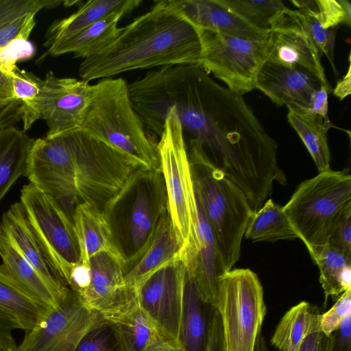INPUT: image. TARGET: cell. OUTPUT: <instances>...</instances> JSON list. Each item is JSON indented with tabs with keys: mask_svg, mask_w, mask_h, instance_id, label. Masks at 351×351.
<instances>
[{
	"mask_svg": "<svg viewBox=\"0 0 351 351\" xmlns=\"http://www.w3.org/2000/svg\"><path fill=\"white\" fill-rule=\"evenodd\" d=\"M244 236L254 242H274L298 239L282 210V206L271 199H267L253 213Z\"/></svg>",
	"mask_w": 351,
	"mask_h": 351,
	"instance_id": "31",
	"label": "cell"
},
{
	"mask_svg": "<svg viewBox=\"0 0 351 351\" xmlns=\"http://www.w3.org/2000/svg\"><path fill=\"white\" fill-rule=\"evenodd\" d=\"M0 306L19 319L23 330H32L52 310L32 295L0 265Z\"/></svg>",
	"mask_w": 351,
	"mask_h": 351,
	"instance_id": "26",
	"label": "cell"
},
{
	"mask_svg": "<svg viewBox=\"0 0 351 351\" xmlns=\"http://www.w3.org/2000/svg\"><path fill=\"white\" fill-rule=\"evenodd\" d=\"M196 201L195 247L189 254L180 258L194 280L204 303L215 309L219 278L226 271L214 232L197 197Z\"/></svg>",
	"mask_w": 351,
	"mask_h": 351,
	"instance_id": "14",
	"label": "cell"
},
{
	"mask_svg": "<svg viewBox=\"0 0 351 351\" xmlns=\"http://www.w3.org/2000/svg\"><path fill=\"white\" fill-rule=\"evenodd\" d=\"M180 254L181 246L167 206L142 252L125 273V285L136 290L153 273L180 258Z\"/></svg>",
	"mask_w": 351,
	"mask_h": 351,
	"instance_id": "18",
	"label": "cell"
},
{
	"mask_svg": "<svg viewBox=\"0 0 351 351\" xmlns=\"http://www.w3.org/2000/svg\"><path fill=\"white\" fill-rule=\"evenodd\" d=\"M202 301L197 286L185 272L182 313L179 343L185 351H205L208 328H206Z\"/></svg>",
	"mask_w": 351,
	"mask_h": 351,
	"instance_id": "27",
	"label": "cell"
},
{
	"mask_svg": "<svg viewBox=\"0 0 351 351\" xmlns=\"http://www.w3.org/2000/svg\"><path fill=\"white\" fill-rule=\"evenodd\" d=\"M73 222L80 252V264L88 266L89 259L105 250H119L114 242L108 216L87 204L75 210Z\"/></svg>",
	"mask_w": 351,
	"mask_h": 351,
	"instance_id": "22",
	"label": "cell"
},
{
	"mask_svg": "<svg viewBox=\"0 0 351 351\" xmlns=\"http://www.w3.org/2000/svg\"><path fill=\"white\" fill-rule=\"evenodd\" d=\"M332 335L331 351H351V313L346 316Z\"/></svg>",
	"mask_w": 351,
	"mask_h": 351,
	"instance_id": "46",
	"label": "cell"
},
{
	"mask_svg": "<svg viewBox=\"0 0 351 351\" xmlns=\"http://www.w3.org/2000/svg\"><path fill=\"white\" fill-rule=\"evenodd\" d=\"M0 351H3V350L0 348Z\"/></svg>",
	"mask_w": 351,
	"mask_h": 351,
	"instance_id": "54",
	"label": "cell"
},
{
	"mask_svg": "<svg viewBox=\"0 0 351 351\" xmlns=\"http://www.w3.org/2000/svg\"><path fill=\"white\" fill-rule=\"evenodd\" d=\"M351 66H348L347 73L339 80L333 90V94L340 100L345 99L351 92Z\"/></svg>",
	"mask_w": 351,
	"mask_h": 351,
	"instance_id": "51",
	"label": "cell"
},
{
	"mask_svg": "<svg viewBox=\"0 0 351 351\" xmlns=\"http://www.w3.org/2000/svg\"><path fill=\"white\" fill-rule=\"evenodd\" d=\"M20 202L29 226L58 278L69 287L80 252L73 221L32 184L21 189Z\"/></svg>",
	"mask_w": 351,
	"mask_h": 351,
	"instance_id": "7",
	"label": "cell"
},
{
	"mask_svg": "<svg viewBox=\"0 0 351 351\" xmlns=\"http://www.w3.org/2000/svg\"><path fill=\"white\" fill-rule=\"evenodd\" d=\"M90 88L88 82L58 77L49 71L40 83L32 123L44 119L48 126L47 137L81 128L88 104Z\"/></svg>",
	"mask_w": 351,
	"mask_h": 351,
	"instance_id": "10",
	"label": "cell"
},
{
	"mask_svg": "<svg viewBox=\"0 0 351 351\" xmlns=\"http://www.w3.org/2000/svg\"><path fill=\"white\" fill-rule=\"evenodd\" d=\"M291 3L298 9L315 16L326 29L339 23L350 26L351 5L347 0H294Z\"/></svg>",
	"mask_w": 351,
	"mask_h": 351,
	"instance_id": "33",
	"label": "cell"
},
{
	"mask_svg": "<svg viewBox=\"0 0 351 351\" xmlns=\"http://www.w3.org/2000/svg\"><path fill=\"white\" fill-rule=\"evenodd\" d=\"M320 314L306 302L292 306L280 320L271 339L278 351H299L306 337L319 325Z\"/></svg>",
	"mask_w": 351,
	"mask_h": 351,
	"instance_id": "29",
	"label": "cell"
},
{
	"mask_svg": "<svg viewBox=\"0 0 351 351\" xmlns=\"http://www.w3.org/2000/svg\"><path fill=\"white\" fill-rule=\"evenodd\" d=\"M141 3V0H89L81 5L76 12L54 21L46 33L43 45L50 47L114 12L127 14Z\"/></svg>",
	"mask_w": 351,
	"mask_h": 351,
	"instance_id": "21",
	"label": "cell"
},
{
	"mask_svg": "<svg viewBox=\"0 0 351 351\" xmlns=\"http://www.w3.org/2000/svg\"><path fill=\"white\" fill-rule=\"evenodd\" d=\"M125 14L123 12H114L75 35L54 43L49 47L47 53L53 56L73 53L75 58L84 59L96 56L119 36L123 27H119L118 23Z\"/></svg>",
	"mask_w": 351,
	"mask_h": 351,
	"instance_id": "20",
	"label": "cell"
},
{
	"mask_svg": "<svg viewBox=\"0 0 351 351\" xmlns=\"http://www.w3.org/2000/svg\"><path fill=\"white\" fill-rule=\"evenodd\" d=\"M324 85L315 75L301 67L265 61L256 77L255 88L278 106L308 110L314 93Z\"/></svg>",
	"mask_w": 351,
	"mask_h": 351,
	"instance_id": "15",
	"label": "cell"
},
{
	"mask_svg": "<svg viewBox=\"0 0 351 351\" xmlns=\"http://www.w3.org/2000/svg\"><path fill=\"white\" fill-rule=\"evenodd\" d=\"M215 309L220 322L221 351H254L267 311L258 276L243 268L222 274Z\"/></svg>",
	"mask_w": 351,
	"mask_h": 351,
	"instance_id": "6",
	"label": "cell"
},
{
	"mask_svg": "<svg viewBox=\"0 0 351 351\" xmlns=\"http://www.w3.org/2000/svg\"><path fill=\"white\" fill-rule=\"evenodd\" d=\"M36 14H26L0 26V49L16 40H28L36 25Z\"/></svg>",
	"mask_w": 351,
	"mask_h": 351,
	"instance_id": "40",
	"label": "cell"
},
{
	"mask_svg": "<svg viewBox=\"0 0 351 351\" xmlns=\"http://www.w3.org/2000/svg\"><path fill=\"white\" fill-rule=\"evenodd\" d=\"M221 346V328L218 313L215 311L208 326L205 351H219Z\"/></svg>",
	"mask_w": 351,
	"mask_h": 351,
	"instance_id": "49",
	"label": "cell"
},
{
	"mask_svg": "<svg viewBox=\"0 0 351 351\" xmlns=\"http://www.w3.org/2000/svg\"><path fill=\"white\" fill-rule=\"evenodd\" d=\"M15 99L21 102L24 131L32 125V115L38 97L41 79L34 74L14 69L10 74Z\"/></svg>",
	"mask_w": 351,
	"mask_h": 351,
	"instance_id": "34",
	"label": "cell"
},
{
	"mask_svg": "<svg viewBox=\"0 0 351 351\" xmlns=\"http://www.w3.org/2000/svg\"><path fill=\"white\" fill-rule=\"evenodd\" d=\"M101 322L98 313L85 307L68 331L48 351H75L80 343Z\"/></svg>",
	"mask_w": 351,
	"mask_h": 351,
	"instance_id": "35",
	"label": "cell"
},
{
	"mask_svg": "<svg viewBox=\"0 0 351 351\" xmlns=\"http://www.w3.org/2000/svg\"><path fill=\"white\" fill-rule=\"evenodd\" d=\"M308 251L319 269L326 300L351 289V257L327 245L312 247Z\"/></svg>",
	"mask_w": 351,
	"mask_h": 351,
	"instance_id": "30",
	"label": "cell"
},
{
	"mask_svg": "<svg viewBox=\"0 0 351 351\" xmlns=\"http://www.w3.org/2000/svg\"><path fill=\"white\" fill-rule=\"evenodd\" d=\"M158 149L168 211L181 246L182 257L195 247L197 208L184 131L173 110L165 120Z\"/></svg>",
	"mask_w": 351,
	"mask_h": 351,
	"instance_id": "5",
	"label": "cell"
},
{
	"mask_svg": "<svg viewBox=\"0 0 351 351\" xmlns=\"http://www.w3.org/2000/svg\"><path fill=\"white\" fill-rule=\"evenodd\" d=\"M82 129L136 160L149 171H160L158 142L149 133L121 78H103L90 85Z\"/></svg>",
	"mask_w": 351,
	"mask_h": 351,
	"instance_id": "2",
	"label": "cell"
},
{
	"mask_svg": "<svg viewBox=\"0 0 351 351\" xmlns=\"http://www.w3.org/2000/svg\"><path fill=\"white\" fill-rule=\"evenodd\" d=\"M350 204V175L330 169L303 181L282 210L308 250L326 244L335 221Z\"/></svg>",
	"mask_w": 351,
	"mask_h": 351,
	"instance_id": "4",
	"label": "cell"
},
{
	"mask_svg": "<svg viewBox=\"0 0 351 351\" xmlns=\"http://www.w3.org/2000/svg\"><path fill=\"white\" fill-rule=\"evenodd\" d=\"M143 351H185L174 340L156 333Z\"/></svg>",
	"mask_w": 351,
	"mask_h": 351,
	"instance_id": "48",
	"label": "cell"
},
{
	"mask_svg": "<svg viewBox=\"0 0 351 351\" xmlns=\"http://www.w3.org/2000/svg\"><path fill=\"white\" fill-rule=\"evenodd\" d=\"M84 308L73 293L69 301L51 310L32 330L26 332L15 351H48L68 331Z\"/></svg>",
	"mask_w": 351,
	"mask_h": 351,
	"instance_id": "23",
	"label": "cell"
},
{
	"mask_svg": "<svg viewBox=\"0 0 351 351\" xmlns=\"http://www.w3.org/2000/svg\"><path fill=\"white\" fill-rule=\"evenodd\" d=\"M34 45L24 39L16 40L0 49V71L8 75L17 67L16 63L31 58Z\"/></svg>",
	"mask_w": 351,
	"mask_h": 351,
	"instance_id": "41",
	"label": "cell"
},
{
	"mask_svg": "<svg viewBox=\"0 0 351 351\" xmlns=\"http://www.w3.org/2000/svg\"><path fill=\"white\" fill-rule=\"evenodd\" d=\"M62 0H0V26L20 16L64 3Z\"/></svg>",
	"mask_w": 351,
	"mask_h": 351,
	"instance_id": "36",
	"label": "cell"
},
{
	"mask_svg": "<svg viewBox=\"0 0 351 351\" xmlns=\"http://www.w3.org/2000/svg\"><path fill=\"white\" fill-rule=\"evenodd\" d=\"M195 195L214 232L226 271L237 262L253 211L244 193L215 167L202 145L190 141L188 152Z\"/></svg>",
	"mask_w": 351,
	"mask_h": 351,
	"instance_id": "3",
	"label": "cell"
},
{
	"mask_svg": "<svg viewBox=\"0 0 351 351\" xmlns=\"http://www.w3.org/2000/svg\"><path fill=\"white\" fill-rule=\"evenodd\" d=\"M330 91L324 85L317 90L311 101L310 108L308 110H302L322 117L325 123L330 128L334 127L331 123L328 115V95ZM301 110V109H300Z\"/></svg>",
	"mask_w": 351,
	"mask_h": 351,
	"instance_id": "44",
	"label": "cell"
},
{
	"mask_svg": "<svg viewBox=\"0 0 351 351\" xmlns=\"http://www.w3.org/2000/svg\"><path fill=\"white\" fill-rule=\"evenodd\" d=\"M114 331L121 351H143L158 333L134 291L120 304L99 315Z\"/></svg>",
	"mask_w": 351,
	"mask_h": 351,
	"instance_id": "19",
	"label": "cell"
},
{
	"mask_svg": "<svg viewBox=\"0 0 351 351\" xmlns=\"http://www.w3.org/2000/svg\"><path fill=\"white\" fill-rule=\"evenodd\" d=\"M34 141L14 126L0 131V202L14 182L25 176Z\"/></svg>",
	"mask_w": 351,
	"mask_h": 351,
	"instance_id": "25",
	"label": "cell"
},
{
	"mask_svg": "<svg viewBox=\"0 0 351 351\" xmlns=\"http://www.w3.org/2000/svg\"><path fill=\"white\" fill-rule=\"evenodd\" d=\"M186 267L180 258L162 267L136 289L139 304L158 334L179 343Z\"/></svg>",
	"mask_w": 351,
	"mask_h": 351,
	"instance_id": "9",
	"label": "cell"
},
{
	"mask_svg": "<svg viewBox=\"0 0 351 351\" xmlns=\"http://www.w3.org/2000/svg\"><path fill=\"white\" fill-rule=\"evenodd\" d=\"M183 16L197 29L241 39L265 41L271 30L253 27L219 4L217 0H173Z\"/></svg>",
	"mask_w": 351,
	"mask_h": 351,
	"instance_id": "16",
	"label": "cell"
},
{
	"mask_svg": "<svg viewBox=\"0 0 351 351\" xmlns=\"http://www.w3.org/2000/svg\"><path fill=\"white\" fill-rule=\"evenodd\" d=\"M287 9L271 28L265 61L304 69L319 78L330 92L331 86L320 60L322 54L308 36L287 14Z\"/></svg>",
	"mask_w": 351,
	"mask_h": 351,
	"instance_id": "12",
	"label": "cell"
},
{
	"mask_svg": "<svg viewBox=\"0 0 351 351\" xmlns=\"http://www.w3.org/2000/svg\"><path fill=\"white\" fill-rule=\"evenodd\" d=\"M337 27H332L328 29V40L326 45L324 53L328 57V60H330V62L331 64V66L335 71L334 72L337 74V71L335 67V60H334V47H335V37H336V32H337Z\"/></svg>",
	"mask_w": 351,
	"mask_h": 351,
	"instance_id": "52",
	"label": "cell"
},
{
	"mask_svg": "<svg viewBox=\"0 0 351 351\" xmlns=\"http://www.w3.org/2000/svg\"><path fill=\"white\" fill-rule=\"evenodd\" d=\"M197 30L202 47L197 64L236 93L243 95L254 89L256 75L267 60L269 39L254 41Z\"/></svg>",
	"mask_w": 351,
	"mask_h": 351,
	"instance_id": "8",
	"label": "cell"
},
{
	"mask_svg": "<svg viewBox=\"0 0 351 351\" xmlns=\"http://www.w3.org/2000/svg\"><path fill=\"white\" fill-rule=\"evenodd\" d=\"M218 3L249 25L271 30L278 17L287 8L279 0H217Z\"/></svg>",
	"mask_w": 351,
	"mask_h": 351,
	"instance_id": "32",
	"label": "cell"
},
{
	"mask_svg": "<svg viewBox=\"0 0 351 351\" xmlns=\"http://www.w3.org/2000/svg\"><path fill=\"white\" fill-rule=\"evenodd\" d=\"M287 13L313 40L320 53H324L328 29H325L315 16L306 11L300 9L290 10L287 8Z\"/></svg>",
	"mask_w": 351,
	"mask_h": 351,
	"instance_id": "37",
	"label": "cell"
},
{
	"mask_svg": "<svg viewBox=\"0 0 351 351\" xmlns=\"http://www.w3.org/2000/svg\"><path fill=\"white\" fill-rule=\"evenodd\" d=\"M22 112L21 102L17 99L0 105V131L10 127L21 121Z\"/></svg>",
	"mask_w": 351,
	"mask_h": 351,
	"instance_id": "45",
	"label": "cell"
},
{
	"mask_svg": "<svg viewBox=\"0 0 351 351\" xmlns=\"http://www.w3.org/2000/svg\"><path fill=\"white\" fill-rule=\"evenodd\" d=\"M0 226L12 247L58 294L68 298L72 291L56 276L38 243L21 202L3 214Z\"/></svg>",
	"mask_w": 351,
	"mask_h": 351,
	"instance_id": "17",
	"label": "cell"
},
{
	"mask_svg": "<svg viewBox=\"0 0 351 351\" xmlns=\"http://www.w3.org/2000/svg\"><path fill=\"white\" fill-rule=\"evenodd\" d=\"M326 245L351 257V204L337 217Z\"/></svg>",
	"mask_w": 351,
	"mask_h": 351,
	"instance_id": "38",
	"label": "cell"
},
{
	"mask_svg": "<svg viewBox=\"0 0 351 351\" xmlns=\"http://www.w3.org/2000/svg\"><path fill=\"white\" fill-rule=\"evenodd\" d=\"M351 313V289L344 291L335 304L326 313L320 314V330L331 335L341 326L347 315Z\"/></svg>",
	"mask_w": 351,
	"mask_h": 351,
	"instance_id": "39",
	"label": "cell"
},
{
	"mask_svg": "<svg viewBox=\"0 0 351 351\" xmlns=\"http://www.w3.org/2000/svg\"><path fill=\"white\" fill-rule=\"evenodd\" d=\"M136 182V195L128 219L130 254L126 260L127 267L138 258L160 214L167 206V194L160 171H146Z\"/></svg>",
	"mask_w": 351,
	"mask_h": 351,
	"instance_id": "13",
	"label": "cell"
},
{
	"mask_svg": "<svg viewBox=\"0 0 351 351\" xmlns=\"http://www.w3.org/2000/svg\"><path fill=\"white\" fill-rule=\"evenodd\" d=\"M254 351H267L265 339L261 333L258 337Z\"/></svg>",
	"mask_w": 351,
	"mask_h": 351,
	"instance_id": "53",
	"label": "cell"
},
{
	"mask_svg": "<svg viewBox=\"0 0 351 351\" xmlns=\"http://www.w3.org/2000/svg\"><path fill=\"white\" fill-rule=\"evenodd\" d=\"M333 346V335H326L319 325L304 339L299 351H331Z\"/></svg>",
	"mask_w": 351,
	"mask_h": 351,
	"instance_id": "43",
	"label": "cell"
},
{
	"mask_svg": "<svg viewBox=\"0 0 351 351\" xmlns=\"http://www.w3.org/2000/svg\"><path fill=\"white\" fill-rule=\"evenodd\" d=\"M23 330L19 317L10 311L0 306V348L3 351H15L16 344L12 332Z\"/></svg>",
	"mask_w": 351,
	"mask_h": 351,
	"instance_id": "42",
	"label": "cell"
},
{
	"mask_svg": "<svg viewBox=\"0 0 351 351\" xmlns=\"http://www.w3.org/2000/svg\"><path fill=\"white\" fill-rule=\"evenodd\" d=\"M202 47L197 29L179 11L173 0L155 1L116 40L80 64L81 80L89 82L136 69L195 64Z\"/></svg>",
	"mask_w": 351,
	"mask_h": 351,
	"instance_id": "1",
	"label": "cell"
},
{
	"mask_svg": "<svg viewBox=\"0 0 351 351\" xmlns=\"http://www.w3.org/2000/svg\"><path fill=\"white\" fill-rule=\"evenodd\" d=\"M126 260L120 250H105L92 256L88 265L87 284L75 294L79 302L101 315L128 299L136 290L124 283Z\"/></svg>",
	"mask_w": 351,
	"mask_h": 351,
	"instance_id": "11",
	"label": "cell"
},
{
	"mask_svg": "<svg viewBox=\"0 0 351 351\" xmlns=\"http://www.w3.org/2000/svg\"><path fill=\"white\" fill-rule=\"evenodd\" d=\"M90 334L80 343L75 351H112L106 334L103 332L91 337Z\"/></svg>",
	"mask_w": 351,
	"mask_h": 351,
	"instance_id": "47",
	"label": "cell"
},
{
	"mask_svg": "<svg viewBox=\"0 0 351 351\" xmlns=\"http://www.w3.org/2000/svg\"><path fill=\"white\" fill-rule=\"evenodd\" d=\"M287 119L311 156L319 173L330 170V154L327 141L330 128L319 115L287 106Z\"/></svg>",
	"mask_w": 351,
	"mask_h": 351,
	"instance_id": "28",
	"label": "cell"
},
{
	"mask_svg": "<svg viewBox=\"0 0 351 351\" xmlns=\"http://www.w3.org/2000/svg\"><path fill=\"white\" fill-rule=\"evenodd\" d=\"M16 99L10 77L0 71V105L6 104Z\"/></svg>",
	"mask_w": 351,
	"mask_h": 351,
	"instance_id": "50",
	"label": "cell"
},
{
	"mask_svg": "<svg viewBox=\"0 0 351 351\" xmlns=\"http://www.w3.org/2000/svg\"><path fill=\"white\" fill-rule=\"evenodd\" d=\"M0 257L8 273L32 295L52 309L69 301L56 292L34 268L12 247L0 226Z\"/></svg>",
	"mask_w": 351,
	"mask_h": 351,
	"instance_id": "24",
	"label": "cell"
}]
</instances>
